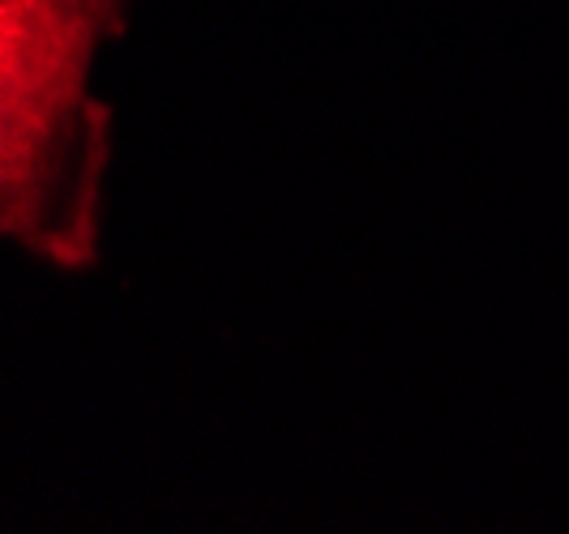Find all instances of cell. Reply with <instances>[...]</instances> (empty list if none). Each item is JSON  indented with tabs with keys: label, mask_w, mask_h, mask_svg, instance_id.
<instances>
[{
	"label": "cell",
	"mask_w": 569,
	"mask_h": 534,
	"mask_svg": "<svg viewBox=\"0 0 569 534\" xmlns=\"http://www.w3.org/2000/svg\"><path fill=\"white\" fill-rule=\"evenodd\" d=\"M133 0H0V240L52 270L99 256L112 112L94 69Z\"/></svg>",
	"instance_id": "cell-1"
}]
</instances>
